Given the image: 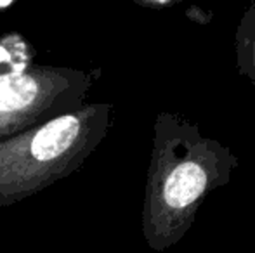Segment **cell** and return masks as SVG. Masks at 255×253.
<instances>
[{
  "mask_svg": "<svg viewBox=\"0 0 255 253\" xmlns=\"http://www.w3.org/2000/svg\"><path fill=\"white\" fill-rule=\"evenodd\" d=\"M235 153L172 111L154 120L153 148L142 203V236L153 252H167L191 229L212 191L231 182Z\"/></svg>",
  "mask_w": 255,
  "mask_h": 253,
  "instance_id": "obj_1",
  "label": "cell"
},
{
  "mask_svg": "<svg viewBox=\"0 0 255 253\" xmlns=\"http://www.w3.org/2000/svg\"><path fill=\"white\" fill-rule=\"evenodd\" d=\"M113 106L82 109L0 142V208L33 198L85 165L111 128Z\"/></svg>",
  "mask_w": 255,
  "mask_h": 253,
  "instance_id": "obj_2",
  "label": "cell"
},
{
  "mask_svg": "<svg viewBox=\"0 0 255 253\" xmlns=\"http://www.w3.org/2000/svg\"><path fill=\"white\" fill-rule=\"evenodd\" d=\"M92 84L78 68L33 63L0 71V142L82 109Z\"/></svg>",
  "mask_w": 255,
  "mask_h": 253,
  "instance_id": "obj_3",
  "label": "cell"
},
{
  "mask_svg": "<svg viewBox=\"0 0 255 253\" xmlns=\"http://www.w3.org/2000/svg\"><path fill=\"white\" fill-rule=\"evenodd\" d=\"M235 40L240 75L255 84V2L243 12Z\"/></svg>",
  "mask_w": 255,
  "mask_h": 253,
  "instance_id": "obj_4",
  "label": "cell"
},
{
  "mask_svg": "<svg viewBox=\"0 0 255 253\" xmlns=\"http://www.w3.org/2000/svg\"><path fill=\"white\" fill-rule=\"evenodd\" d=\"M139 3H142V5H146V7H170V5H174V2H139Z\"/></svg>",
  "mask_w": 255,
  "mask_h": 253,
  "instance_id": "obj_5",
  "label": "cell"
}]
</instances>
